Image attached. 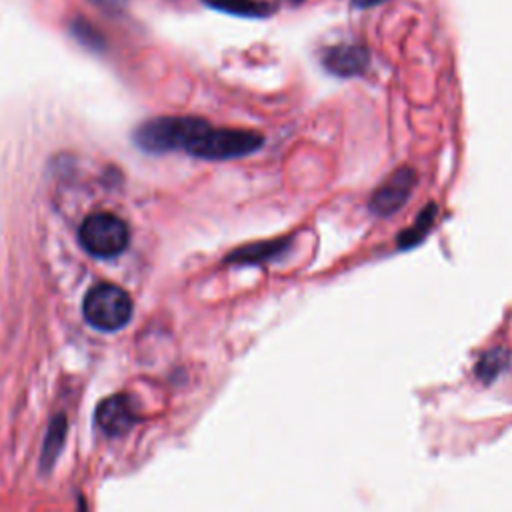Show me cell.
I'll return each mask as SVG.
<instances>
[{
    "label": "cell",
    "mask_w": 512,
    "mask_h": 512,
    "mask_svg": "<svg viewBox=\"0 0 512 512\" xmlns=\"http://www.w3.org/2000/svg\"><path fill=\"white\" fill-rule=\"evenodd\" d=\"M508 360H510V354L504 350V348H494V350H488L480 356V360L476 362V368H474V374L478 380H482L484 384L492 382L506 366H508Z\"/></svg>",
    "instance_id": "10"
},
{
    "label": "cell",
    "mask_w": 512,
    "mask_h": 512,
    "mask_svg": "<svg viewBox=\"0 0 512 512\" xmlns=\"http://www.w3.org/2000/svg\"><path fill=\"white\" fill-rule=\"evenodd\" d=\"M82 248L98 258H110L124 252L130 240L126 222L110 212H94L86 216L78 228Z\"/></svg>",
    "instance_id": "3"
},
{
    "label": "cell",
    "mask_w": 512,
    "mask_h": 512,
    "mask_svg": "<svg viewBox=\"0 0 512 512\" xmlns=\"http://www.w3.org/2000/svg\"><path fill=\"white\" fill-rule=\"evenodd\" d=\"M292 246L290 238H274V240H262V242H252L244 244L236 250H232L226 256V262L230 264H240V266H258V264H268L272 260H278L284 256Z\"/></svg>",
    "instance_id": "6"
},
{
    "label": "cell",
    "mask_w": 512,
    "mask_h": 512,
    "mask_svg": "<svg viewBox=\"0 0 512 512\" xmlns=\"http://www.w3.org/2000/svg\"><path fill=\"white\" fill-rule=\"evenodd\" d=\"M134 140L146 152L182 150L202 160H234L250 156L264 146V136L256 130L212 126L196 116H160L148 120L136 130Z\"/></svg>",
    "instance_id": "1"
},
{
    "label": "cell",
    "mask_w": 512,
    "mask_h": 512,
    "mask_svg": "<svg viewBox=\"0 0 512 512\" xmlns=\"http://www.w3.org/2000/svg\"><path fill=\"white\" fill-rule=\"evenodd\" d=\"M438 216V208L434 202H430L426 208L420 210V214L416 216V220L412 222V226L404 228L398 236H396V244L400 250H408L418 246L420 242H424V238L428 236V232L434 228Z\"/></svg>",
    "instance_id": "8"
},
{
    "label": "cell",
    "mask_w": 512,
    "mask_h": 512,
    "mask_svg": "<svg viewBox=\"0 0 512 512\" xmlns=\"http://www.w3.org/2000/svg\"><path fill=\"white\" fill-rule=\"evenodd\" d=\"M208 8L232 14V16H242V18H264L272 14V6L262 0H202Z\"/></svg>",
    "instance_id": "9"
},
{
    "label": "cell",
    "mask_w": 512,
    "mask_h": 512,
    "mask_svg": "<svg viewBox=\"0 0 512 512\" xmlns=\"http://www.w3.org/2000/svg\"><path fill=\"white\" fill-rule=\"evenodd\" d=\"M98 2L104 10H122V6L126 4V0H94Z\"/></svg>",
    "instance_id": "12"
},
{
    "label": "cell",
    "mask_w": 512,
    "mask_h": 512,
    "mask_svg": "<svg viewBox=\"0 0 512 512\" xmlns=\"http://www.w3.org/2000/svg\"><path fill=\"white\" fill-rule=\"evenodd\" d=\"M286 2H290V4H300L302 0H286Z\"/></svg>",
    "instance_id": "14"
},
{
    "label": "cell",
    "mask_w": 512,
    "mask_h": 512,
    "mask_svg": "<svg viewBox=\"0 0 512 512\" xmlns=\"http://www.w3.org/2000/svg\"><path fill=\"white\" fill-rule=\"evenodd\" d=\"M386 0H352V6L354 8H360V10H366V8H374L378 4H382Z\"/></svg>",
    "instance_id": "13"
},
{
    "label": "cell",
    "mask_w": 512,
    "mask_h": 512,
    "mask_svg": "<svg viewBox=\"0 0 512 512\" xmlns=\"http://www.w3.org/2000/svg\"><path fill=\"white\" fill-rule=\"evenodd\" d=\"M370 64V52L360 44H338L322 52V66L338 76L352 78L364 74Z\"/></svg>",
    "instance_id": "5"
},
{
    "label": "cell",
    "mask_w": 512,
    "mask_h": 512,
    "mask_svg": "<svg viewBox=\"0 0 512 512\" xmlns=\"http://www.w3.org/2000/svg\"><path fill=\"white\" fill-rule=\"evenodd\" d=\"M134 420H136V416L132 412L130 400L120 394L106 398L96 410L98 426L112 436H120V434L128 432L132 428Z\"/></svg>",
    "instance_id": "7"
},
{
    "label": "cell",
    "mask_w": 512,
    "mask_h": 512,
    "mask_svg": "<svg viewBox=\"0 0 512 512\" xmlns=\"http://www.w3.org/2000/svg\"><path fill=\"white\" fill-rule=\"evenodd\" d=\"M416 186V170L412 166L396 168L370 196L368 208L376 216L396 214L410 198Z\"/></svg>",
    "instance_id": "4"
},
{
    "label": "cell",
    "mask_w": 512,
    "mask_h": 512,
    "mask_svg": "<svg viewBox=\"0 0 512 512\" xmlns=\"http://www.w3.org/2000/svg\"><path fill=\"white\" fill-rule=\"evenodd\" d=\"M84 320L102 332H114L132 318V300L116 284L92 286L82 302Z\"/></svg>",
    "instance_id": "2"
},
{
    "label": "cell",
    "mask_w": 512,
    "mask_h": 512,
    "mask_svg": "<svg viewBox=\"0 0 512 512\" xmlns=\"http://www.w3.org/2000/svg\"><path fill=\"white\" fill-rule=\"evenodd\" d=\"M70 32L74 34V38H76L80 44H84V46H88V48H92V50H102V48L106 46L104 34H102L88 18H84V16H76V18L70 22Z\"/></svg>",
    "instance_id": "11"
}]
</instances>
